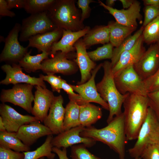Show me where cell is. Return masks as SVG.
Listing matches in <instances>:
<instances>
[{"mask_svg": "<svg viewBox=\"0 0 159 159\" xmlns=\"http://www.w3.org/2000/svg\"><path fill=\"white\" fill-rule=\"evenodd\" d=\"M34 104L31 113L39 121L43 122L55 96L52 92L46 88L35 86Z\"/></svg>", "mask_w": 159, "mask_h": 159, "instance_id": "ac0fdd59", "label": "cell"}, {"mask_svg": "<svg viewBox=\"0 0 159 159\" xmlns=\"http://www.w3.org/2000/svg\"><path fill=\"white\" fill-rule=\"evenodd\" d=\"M56 0H25L24 9L31 14L48 11Z\"/></svg>", "mask_w": 159, "mask_h": 159, "instance_id": "1f68e13d", "label": "cell"}, {"mask_svg": "<svg viewBox=\"0 0 159 159\" xmlns=\"http://www.w3.org/2000/svg\"><path fill=\"white\" fill-rule=\"evenodd\" d=\"M33 85L28 84H18L11 89H2L0 95V100L2 103H11L19 106L29 113H31L32 103L34 96L32 90Z\"/></svg>", "mask_w": 159, "mask_h": 159, "instance_id": "52a82bcc", "label": "cell"}, {"mask_svg": "<svg viewBox=\"0 0 159 159\" xmlns=\"http://www.w3.org/2000/svg\"><path fill=\"white\" fill-rule=\"evenodd\" d=\"M79 105V122L80 125L85 127H90L101 118L102 114V109L100 107L90 103Z\"/></svg>", "mask_w": 159, "mask_h": 159, "instance_id": "cb8c5ba5", "label": "cell"}, {"mask_svg": "<svg viewBox=\"0 0 159 159\" xmlns=\"http://www.w3.org/2000/svg\"><path fill=\"white\" fill-rule=\"evenodd\" d=\"M52 152L57 155L59 159H69L67 155L66 148H63L61 150L60 148L53 147Z\"/></svg>", "mask_w": 159, "mask_h": 159, "instance_id": "bcb514c9", "label": "cell"}, {"mask_svg": "<svg viewBox=\"0 0 159 159\" xmlns=\"http://www.w3.org/2000/svg\"><path fill=\"white\" fill-rule=\"evenodd\" d=\"M159 144V119L149 107L146 118L139 131L137 141L128 152L133 158L140 157L146 146Z\"/></svg>", "mask_w": 159, "mask_h": 159, "instance_id": "5b68a950", "label": "cell"}, {"mask_svg": "<svg viewBox=\"0 0 159 159\" xmlns=\"http://www.w3.org/2000/svg\"><path fill=\"white\" fill-rule=\"evenodd\" d=\"M44 81L48 82L51 85L52 90L60 93L61 88L62 81L63 79L60 76H58L53 74H48L44 75L42 74L39 75Z\"/></svg>", "mask_w": 159, "mask_h": 159, "instance_id": "74e56055", "label": "cell"}, {"mask_svg": "<svg viewBox=\"0 0 159 159\" xmlns=\"http://www.w3.org/2000/svg\"><path fill=\"white\" fill-rule=\"evenodd\" d=\"M110 40V30L107 25L95 26L90 29L82 39L87 48L96 44L108 43Z\"/></svg>", "mask_w": 159, "mask_h": 159, "instance_id": "d4e9b609", "label": "cell"}, {"mask_svg": "<svg viewBox=\"0 0 159 159\" xmlns=\"http://www.w3.org/2000/svg\"><path fill=\"white\" fill-rule=\"evenodd\" d=\"M113 47L110 43L97 48L95 50L87 52L91 59L93 61H97L105 59H111L113 53Z\"/></svg>", "mask_w": 159, "mask_h": 159, "instance_id": "836d02e7", "label": "cell"}, {"mask_svg": "<svg viewBox=\"0 0 159 159\" xmlns=\"http://www.w3.org/2000/svg\"><path fill=\"white\" fill-rule=\"evenodd\" d=\"M24 154L0 145V159H24Z\"/></svg>", "mask_w": 159, "mask_h": 159, "instance_id": "ab89813d", "label": "cell"}, {"mask_svg": "<svg viewBox=\"0 0 159 159\" xmlns=\"http://www.w3.org/2000/svg\"><path fill=\"white\" fill-rule=\"evenodd\" d=\"M133 67L143 80L153 74L159 68V42L151 45Z\"/></svg>", "mask_w": 159, "mask_h": 159, "instance_id": "7c38bea8", "label": "cell"}, {"mask_svg": "<svg viewBox=\"0 0 159 159\" xmlns=\"http://www.w3.org/2000/svg\"><path fill=\"white\" fill-rule=\"evenodd\" d=\"M83 144L71 147V159H102L90 153Z\"/></svg>", "mask_w": 159, "mask_h": 159, "instance_id": "e575fe53", "label": "cell"}, {"mask_svg": "<svg viewBox=\"0 0 159 159\" xmlns=\"http://www.w3.org/2000/svg\"><path fill=\"white\" fill-rule=\"evenodd\" d=\"M142 35L147 44L159 42V16L144 27Z\"/></svg>", "mask_w": 159, "mask_h": 159, "instance_id": "d6a6232c", "label": "cell"}, {"mask_svg": "<svg viewBox=\"0 0 159 159\" xmlns=\"http://www.w3.org/2000/svg\"><path fill=\"white\" fill-rule=\"evenodd\" d=\"M63 103V98L61 95L55 96L49 114L43 122L44 125L51 131L53 135H57L63 131V124L65 112Z\"/></svg>", "mask_w": 159, "mask_h": 159, "instance_id": "e0dca14e", "label": "cell"}, {"mask_svg": "<svg viewBox=\"0 0 159 159\" xmlns=\"http://www.w3.org/2000/svg\"><path fill=\"white\" fill-rule=\"evenodd\" d=\"M62 29L57 28L52 31L33 36L29 39L27 47L35 48L39 52H50L52 45L62 37Z\"/></svg>", "mask_w": 159, "mask_h": 159, "instance_id": "603a6c76", "label": "cell"}, {"mask_svg": "<svg viewBox=\"0 0 159 159\" xmlns=\"http://www.w3.org/2000/svg\"><path fill=\"white\" fill-rule=\"evenodd\" d=\"M143 81L147 94L159 90V68L153 74Z\"/></svg>", "mask_w": 159, "mask_h": 159, "instance_id": "d590c367", "label": "cell"}, {"mask_svg": "<svg viewBox=\"0 0 159 159\" xmlns=\"http://www.w3.org/2000/svg\"><path fill=\"white\" fill-rule=\"evenodd\" d=\"M90 29L89 26H86L83 29L77 32L62 29L61 38L59 41L53 44L50 49V55L52 56L58 51L66 54H71L75 49L74 45L76 42L81 37L85 36Z\"/></svg>", "mask_w": 159, "mask_h": 159, "instance_id": "44dd1931", "label": "cell"}, {"mask_svg": "<svg viewBox=\"0 0 159 159\" xmlns=\"http://www.w3.org/2000/svg\"><path fill=\"white\" fill-rule=\"evenodd\" d=\"M102 66V63L100 64L91 72V76L86 82L77 85H70L74 91L79 95L74 100L79 105L94 102L100 105L104 109L109 110L108 103L101 97L98 92L95 82V78L99 69Z\"/></svg>", "mask_w": 159, "mask_h": 159, "instance_id": "9c48e42d", "label": "cell"}, {"mask_svg": "<svg viewBox=\"0 0 159 159\" xmlns=\"http://www.w3.org/2000/svg\"><path fill=\"white\" fill-rule=\"evenodd\" d=\"M8 7L10 10L13 8H24L25 0H6Z\"/></svg>", "mask_w": 159, "mask_h": 159, "instance_id": "f6af8a7d", "label": "cell"}, {"mask_svg": "<svg viewBox=\"0 0 159 159\" xmlns=\"http://www.w3.org/2000/svg\"><path fill=\"white\" fill-rule=\"evenodd\" d=\"M53 138L52 135H48L44 143L36 149L24 152V159H40L44 157L48 159H54L55 154L52 152L53 146L51 143Z\"/></svg>", "mask_w": 159, "mask_h": 159, "instance_id": "f546056e", "label": "cell"}, {"mask_svg": "<svg viewBox=\"0 0 159 159\" xmlns=\"http://www.w3.org/2000/svg\"><path fill=\"white\" fill-rule=\"evenodd\" d=\"M57 28L50 19L48 11L31 14L22 21L19 40L21 42H26L33 36Z\"/></svg>", "mask_w": 159, "mask_h": 159, "instance_id": "8992f818", "label": "cell"}, {"mask_svg": "<svg viewBox=\"0 0 159 159\" xmlns=\"http://www.w3.org/2000/svg\"><path fill=\"white\" fill-rule=\"evenodd\" d=\"M144 19L143 25L145 27L148 24L159 16V6H145L143 9Z\"/></svg>", "mask_w": 159, "mask_h": 159, "instance_id": "8d00e7d4", "label": "cell"}, {"mask_svg": "<svg viewBox=\"0 0 159 159\" xmlns=\"http://www.w3.org/2000/svg\"><path fill=\"white\" fill-rule=\"evenodd\" d=\"M144 29V27L142 26L133 35L127 37L118 47L114 49L111 62L112 68L117 63L121 54L134 46L138 39L142 34Z\"/></svg>", "mask_w": 159, "mask_h": 159, "instance_id": "4dcf8cb0", "label": "cell"}, {"mask_svg": "<svg viewBox=\"0 0 159 159\" xmlns=\"http://www.w3.org/2000/svg\"><path fill=\"white\" fill-rule=\"evenodd\" d=\"M114 79L117 89L121 94L135 93L147 96L143 80L135 70L133 65L123 69L114 76Z\"/></svg>", "mask_w": 159, "mask_h": 159, "instance_id": "ba28073f", "label": "cell"}, {"mask_svg": "<svg viewBox=\"0 0 159 159\" xmlns=\"http://www.w3.org/2000/svg\"><path fill=\"white\" fill-rule=\"evenodd\" d=\"M0 15L13 17L16 16L15 13L9 9L6 0H0Z\"/></svg>", "mask_w": 159, "mask_h": 159, "instance_id": "7bdbcfd3", "label": "cell"}, {"mask_svg": "<svg viewBox=\"0 0 159 159\" xmlns=\"http://www.w3.org/2000/svg\"><path fill=\"white\" fill-rule=\"evenodd\" d=\"M116 1V0H107L106 1V5L109 7H112Z\"/></svg>", "mask_w": 159, "mask_h": 159, "instance_id": "f907efd6", "label": "cell"}, {"mask_svg": "<svg viewBox=\"0 0 159 159\" xmlns=\"http://www.w3.org/2000/svg\"><path fill=\"white\" fill-rule=\"evenodd\" d=\"M95 2L92 0H78L77 2L78 8L81 9V22L83 23L84 21L90 16L91 9L90 6V3Z\"/></svg>", "mask_w": 159, "mask_h": 159, "instance_id": "b9f144b4", "label": "cell"}, {"mask_svg": "<svg viewBox=\"0 0 159 159\" xmlns=\"http://www.w3.org/2000/svg\"><path fill=\"white\" fill-rule=\"evenodd\" d=\"M144 42L142 34L131 49L121 54L118 61L112 68L114 76L125 68L134 65L139 60L145 51Z\"/></svg>", "mask_w": 159, "mask_h": 159, "instance_id": "ffe728a7", "label": "cell"}, {"mask_svg": "<svg viewBox=\"0 0 159 159\" xmlns=\"http://www.w3.org/2000/svg\"><path fill=\"white\" fill-rule=\"evenodd\" d=\"M1 68L6 74L5 78L0 81L1 84L15 85L24 83L33 86H40L43 88L46 87L45 82L41 78L32 77L25 74L22 72V68L19 64L13 63L11 66L5 64L2 66Z\"/></svg>", "mask_w": 159, "mask_h": 159, "instance_id": "9a60e30c", "label": "cell"}, {"mask_svg": "<svg viewBox=\"0 0 159 159\" xmlns=\"http://www.w3.org/2000/svg\"><path fill=\"white\" fill-rule=\"evenodd\" d=\"M69 101L65 107L63 131L79 126L80 105L74 100Z\"/></svg>", "mask_w": 159, "mask_h": 159, "instance_id": "83f0119b", "label": "cell"}, {"mask_svg": "<svg viewBox=\"0 0 159 159\" xmlns=\"http://www.w3.org/2000/svg\"><path fill=\"white\" fill-rule=\"evenodd\" d=\"M39 122L33 121L22 125L16 132L17 137L24 144L30 147L40 138L53 135L48 127Z\"/></svg>", "mask_w": 159, "mask_h": 159, "instance_id": "d6986e66", "label": "cell"}, {"mask_svg": "<svg viewBox=\"0 0 159 159\" xmlns=\"http://www.w3.org/2000/svg\"><path fill=\"white\" fill-rule=\"evenodd\" d=\"M0 115L6 131L8 132H16L22 125L32 122L39 121L34 116L20 114L4 103L0 104Z\"/></svg>", "mask_w": 159, "mask_h": 159, "instance_id": "2e32d148", "label": "cell"}, {"mask_svg": "<svg viewBox=\"0 0 159 159\" xmlns=\"http://www.w3.org/2000/svg\"><path fill=\"white\" fill-rule=\"evenodd\" d=\"M80 135L92 138L106 145L118 154L119 159H125V145L128 140L123 112L115 117L107 126L102 128L97 129L92 126L85 127Z\"/></svg>", "mask_w": 159, "mask_h": 159, "instance_id": "6da1fadb", "label": "cell"}, {"mask_svg": "<svg viewBox=\"0 0 159 159\" xmlns=\"http://www.w3.org/2000/svg\"><path fill=\"white\" fill-rule=\"evenodd\" d=\"M100 5L109 11L110 14L115 18L116 21L125 26L136 29L138 23L137 20L141 19L140 14V3L134 0L132 5L127 9L118 10L109 7L101 1L98 0Z\"/></svg>", "mask_w": 159, "mask_h": 159, "instance_id": "5bb4252c", "label": "cell"}, {"mask_svg": "<svg viewBox=\"0 0 159 159\" xmlns=\"http://www.w3.org/2000/svg\"><path fill=\"white\" fill-rule=\"evenodd\" d=\"M140 157L142 159H159V144H154L147 145Z\"/></svg>", "mask_w": 159, "mask_h": 159, "instance_id": "f35d334b", "label": "cell"}, {"mask_svg": "<svg viewBox=\"0 0 159 159\" xmlns=\"http://www.w3.org/2000/svg\"><path fill=\"white\" fill-rule=\"evenodd\" d=\"M85 127L80 125L57 135L53 137L52 140L53 146L59 148H67L78 144H83L87 148L93 146L96 144V141L92 138L83 137L80 135V133Z\"/></svg>", "mask_w": 159, "mask_h": 159, "instance_id": "4fadbf2b", "label": "cell"}, {"mask_svg": "<svg viewBox=\"0 0 159 159\" xmlns=\"http://www.w3.org/2000/svg\"><path fill=\"white\" fill-rule=\"evenodd\" d=\"M6 131L4 124L3 121L1 117L0 116V132H3Z\"/></svg>", "mask_w": 159, "mask_h": 159, "instance_id": "681fc988", "label": "cell"}, {"mask_svg": "<svg viewBox=\"0 0 159 159\" xmlns=\"http://www.w3.org/2000/svg\"><path fill=\"white\" fill-rule=\"evenodd\" d=\"M104 74L102 80L97 83L96 87L101 97L108 104L109 114L107 120L108 124L122 112L121 107L128 93L122 95L116 86L112 71L111 62L105 61L102 63Z\"/></svg>", "mask_w": 159, "mask_h": 159, "instance_id": "3957f363", "label": "cell"}, {"mask_svg": "<svg viewBox=\"0 0 159 159\" xmlns=\"http://www.w3.org/2000/svg\"><path fill=\"white\" fill-rule=\"evenodd\" d=\"M122 3L123 8L128 9L130 7L133 3L134 0H120Z\"/></svg>", "mask_w": 159, "mask_h": 159, "instance_id": "7dc6e473", "label": "cell"}, {"mask_svg": "<svg viewBox=\"0 0 159 159\" xmlns=\"http://www.w3.org/2000/svg\"><path fill=\"white\" fill-rule=\"evenodd\" d=\"M54 25L62 29L78 31L85 28L80 21L81 14L74 0H56L48 11Z\"/></svg>", "mask_w": 159, "mask_h": 159, "instance_id": "277c9868", "label": "cell"}, {"mask_svg": "<svg viewBox=\"0 0 159 159\" xmlns=\"http://www.w3.org/2000/svg\"><path fill=\"white\" fill-rule=\"evenodd\" d=\"M149 107L159 119V90L147 94Z\"/></svg>", "mask_w": 159, "mask_h": 159, "instance_id": "60d3db41", "label": "cell"}, {"mask_svg": "<svg viewBox=\"0 0 159 159\" xmlns=\"http://www.w3.org/2000/svg\"><path fill=\"white\" fill-rule=\"evenodd\" d=\"M74 47L76 51V58L74 61L77 64L80 72L81 79L79 83V85H80L90 79L91 76V72L96 67V64L89 57L82 39L78 40Z\"/></svg>", "mask_w": 159, "mask_h": 159, "instance_id": "7402d4cb", "label": "cell"}, {"mask_svg": "<svg viewBox=\"0 0 159 159\" xmlns=\"http://www.w3.org/2000/svg\"><path fill=\"white\" fill-rule=\"evenodd\" d=\"M61 88L68 94L69 98L75 99L79 96L78 94L75 93L70 84L67 83L66 81L63 79L62 81Z\"/></svg>", "mask_w": 159, "mask_h": 159, "instance_id": "ee69618b", "label": "cell"}, {"mask_svg": "<svg viewBox=\"0 0 159 159\" xmlns=\"http://www.w3.org/2000/svg\"><path fill=\"white\" fill-rule=\"evenodd\" d=\"M0 145L18 152L30 150V147L24 144L17 137L16 132L7 131L0 132Z\"/></svg>", "mask_w": 159, "mask_h": 159, "instance_id": "f1b7e54d", "label": "cell"}, {"mask_svg": "<svg viewBox=\"0 0 159 159\" xmlns=\"http://www.w3.org/2000/svg\"><path fill=\"white\" fill-rule=\"evenodd\" d=\"M44 157L42 158H40V159H44Z\"/></svg>", "mask_w": 159, "mask_h": 159, "instance_id": "f5cc1de1", "label": "cell"}, {"mask_svg": "<svg viewBox=\"0 0 159 159\" xmlns=\"http://www.w3.org/2000/svg\"><path fill=\"white\" fill-rule=\"evenodd\" d=\"M123 105L127 139L128 141L137 139L149 107L147 96L128 93Z\"/></svg>", "mask_w": 159, "mask_h": 159, "instance_id": "7a4b0ae2", "label": "cell"}, {"mask_svg": "<svg viewBox=\"0 0 159 159\" xmlns=\"http://www.w3.org/2000/svg\"><path fill=\"white\" fill-rule=\"evenodd\" d=\"M134 159H141L140 157L134 158Z\"/></svg>", "mask_w": 159, "mask_h": 159, "instance_id": "816d5d0a", "label": "cell"}, {"mask_svg": "<svg viewBox=\"0 0 159 159\" xmlns=\"http://www.w3.org/2000/svg\"><path fill=\"white\" fill-rule=\"evenodd\" d=\"M143 2L145 6L159 5V0H144Z\"/></svg>", "mask_w": 159, "mask_h": 159, "instance_id": "c3c4849f", "label": "cell"}, {"mask_svg": "<svg viewBox=\"0 0 159 159\" xmlns=\"http://www.w3.org/2000/svg\"><path fill=\"white\" fill-rule=\"evenodd\" d=\"M110 32V43L113 47H118L136 29L122 25L116 21L108 23Z\"/></svg>", "mask_w": 159, "mask_h": 159, "instance_id": "484cf974", "label": "cell"}, {"mask_svg": "<svg viewBox=\"0 0 159 159\" xmlns=\"http://www.w3.org/2000/svg\"><path fill=\"white\" fill-rule=\"evenodd\" d=\"M31 50L28 52L19 62V64L28 72H34L42 69V63L44 60L48 58L50 52H42L40 54L32 56Z\"/></svg>", "mask_w": 159, "mask_h": 159, "instance_id": "4316f807", "label": "cell"}, {"mask_svg": "<svg viewBox=\"0 0 159 159\" xmlns=\"http://www.w3.org/2000/svg\"><path fill=\"white\" fill-rule=\"evenodd\" d=\"M21 24L16 23L5 39V45L0 56L1 62H19L28 52V48L21 46L18 40Z\"/></svg>", "mask_w": 159, "mask_h": 159, "instance_id": "30bf717a", "label": "cell"}, {"mask_svg": "<svg viewBox=\"0 0 159 159\" xmlns=\"http://www.w3.org/2000/svg\"><path fill=\"white\" fill-rule=\"evenodd\" d=\"M70 56L69 54L57 52L52 57L42 61L41 70L47 74L59 73L67 75L74 74L78 70V67L74 61L69 59Z\"/></svg>", "mask_w": 159, "mask_h": 159, "instance_id": "8fae6325", "label": "cell"}]
</instances>
